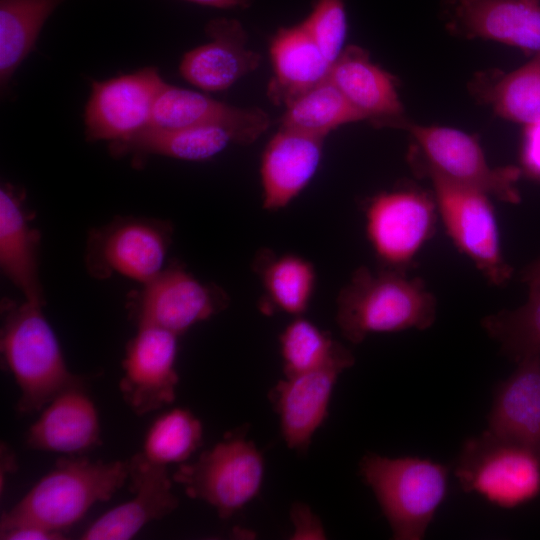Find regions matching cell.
I'll list each match as a JSON object with an SVG mask.
<instances>
[{
    "mask_svg": "<svg viewBox=\"0 0 540 540\" xmlns=\"http://www.w3.org/2000/svg\"><path fill=\"white\" fill-rule=\"evenodd\" d=\"M269 49L274 75L268 96L275 104L286 106L328 78L331 64L302 24L280 29Z\"/></svg>",
    "mask_w": 540,
    "mask_h": 540,
    "instance_id": "cb8c5ba5",
    "label": "cell"
},
{
    "mask_svg": "<svg viewBox=\"0 0 540 540\" xmlns=\"http://www.w3.org/2000/svg\"><path fill=\"white\" fill-rule=\"evenodd\" d=\"M436 209L434 199L412 189L383 192L369 202L366 235L387 268L400 269L414 259L434 231Z\"/></svg>",
    "mask_w": 540,
    "mask_h": 540,
    "instance_id": "8fae6325",
    "label": "cell"
},
{
    "mask_svg": "<svg viewBox=\"0 0 540 540\" xmlns=\"http://www.w3.org/2000/svg\"><path fill=\"white\" fill-rule=\"evenodd\" d=\"M359 472L372 489L393 539H423L446 496L449 468L426 458L367 453Z\"/></svg>",
    "mask_w": 540,
    "mask_h": 540,
    "instance_id": "277c9868",
    "label": "cell"
},
{
    "mask_svg": "<svg viewBox=\"0 0 540 540\" xmlns=\"http://www.w3.org/2000/svg\"><path fill=\"white\" fill-rule=\"evenodd\" d=\"M427 177L433 185L437 211L456 247L489 282L497 286L506 283L512 270L502 255L489 195L437 175Z\"/></svg>",
    "mask_w": 540,
    "mask_h": 540,
    "instance_id": "9c48e42d",
    "label": "cell"
},
{
    "mask_svg": "<svg viewBox=\"0 0 540 540\" xmlns=\"http://www.w3.org/2000/svg\"><path fill=\"white\" fill-rule=\"evenodd\" d=\"M487 431L540 456V356L520 361L497 387Z\"/></svg>",
    "mask_w": 540,
    "mask_h": 540,
    "instance_id": "7402d4cb",
    "label": "cell"
},
{
    "mask_svg": "<svg viewBox=\"0 0 540 540\" xmlns=\"http://www.w3.org/2000/svg\"><path fill=\"white\" fill-rule=\"evenodd\" d=\"M233 143L247 145L250 141L239 131L223 126L163 128L148 125L124 140L110 143V151L115 156L155 154L205 161Z\"/></svg>",
    "mask_w": 540,
    "mask_h": 540,
    "instance_id": "d4e9b609",
    "label": "cell"
},
{
    "mask_svg": "<svg viewBox=\"0 0 540 540\" xmlns=\"http://www.w3.org/2000/svg\"><path fill=\"white\" fill-rule=\"evenodd\" d=\"M449 27L469 38L540 53L539 0H456Z\"/></svg>",
    "mask_w": 540,
    "mask_h": 540,
    "instance_id": "ac0fdd59",
    "label": "cell"
},
{
    "mask_svg": "<svg viewBox=\"0 0 540 540\" xmlns=\"http://www.w3.org/2000/svg\"><path fill=\"white\" fill-rule=\"evenodd\" d=\"M149 125L163 128L223 126L239 131L252 143L270 127L271 119L260 108L235 107L166 83L155 102Z\"/></svg>",
    "mask_w": 540,
    "mask_h": 540,
    "instance_id": "44dd1931",
    "label": "cell"
},
{
    "mask_svg": "<svg viewBox=\"0 0 540 540\" xmlns=\"http://www.w3.org/2000/svg\"><path fill=\"white\" fill-rule=\"evenodd\" d=\"M65 0H0V83L6 87L46 20Z\"/></svg>",
    "mask_w": 540,
    "mask_h": 540,
    "instance_id": "484cf974",
    "label": "cell"
},
{
    "mask_svg": "<svg viewBox=\"0 0 540 540\" xmlns=\"http://www.w3.org/2000/svg\"><path fill=\"white\" fill-rule=\"evenodd\" d=\"M455 476L465 492L511 509L540 494V456L486 430L464 441Z\"/></svg>",
    "mask_w": 540,
    "mask_h": 540,
    "instance_id": "8992f818",
    "label": "cell"
},
{
    "mask_svg": "<svg viewBox=\"0 0 540 540\" xmlns=\"http://www.w3.org/2000/svg\"><path fill=\"white\" fill-rule=\"evenodd\" d=\"M285 377L323 366L345 347L311 321L296 316L279 337Z\"/></svg>",
    "mask_w": 540,
    "mask_h": 540,
    "instance_id": "1f68e13d",
    "label": "cell"
},
{
    "mask_svg": "<svg viewBox=\"0 0 540 540\" xmlns=\"http://www.w3.org/2000/svg\"><path fill=\"white\" fill-rule=\"evenodd\" d=\"M354 362L352 353L344 348L323 366L285 377L271 389L269 398L279 415L281 434L290 449L299 453L307 451L312 436L328 415L339 375Z\"/></svg>",
    "mask_w": 540,
    "mask_h": 540,
    "instance_id": "5bb4252c",
    "label": "cell"
},
{
    "mask_svg": "<svg viewBox=\"0 0 540 540\" xmlns=\"http://www.w3.org/2000/svg\"><path fill=\"white\" fill-rule=\"evenodd\" d=\"M97 408L84 381L56 395L29 427L27 445L34 450L78 456L100 445Z\"/></svg>",
    "mask_w": 540,
    "mask_h": 540,
    "instance_id": "e0dca14e",
    "label": "cell"
},
{
    "mask_svg": "<svg viewBox=\"0 0 540 540\" xmlns=\"http://www.w3.org/2000/svg\"><path fill=\"white\" fill-rule=\"evenodd\" d=\"M257 271L271 310L301 316L308 308L316 285V271L307 259L296 254L262 253Z\"/></svg>",
    "mask_w": 540,
    "mask_h": 540,
    "instance_id": "4316f807",
    "label": "cell"
},
{
    "mask_svg": "<svg viewBox=\"0 0 540 540\" xmlns=\"http://www.w3.org/2000/svg\"><path fill=\"white\" fill-rule=\"evenodd\" d=\"M301 24L332 66L345 49V0H317Z\"/></svg>",
    "mask_w": 540,
    "mask_h": 540,
    "instance_id": "d6a6232c",
    "label": "cell"
},
{
    "mask_svg": "<svg viewBox=\"0 0 540 540\" xmlns=\"http://www.w3.org/2000/svg\"><path fill=\"white\" fill-rule=\"evenodd\" d=\"M328 79L365 119L400 128L406 120L393 78L371 62L362 48L346 47L331 66Z\"/></svg>",
    "mask_w": 540,
    "mask_h": 540,
    "instance_id": "603a6c76",
    "label": "cell"
},
{
    "mask_svg": "<svg viewBox=\"0 0 540 540\" xmlns=\"http://www.w3.org/2000/svg\"><path fill=\"white\" fill-rule=\"evenodd\" d=\"M40 236L33 227L24 194L4 184L0 189V267L24 300L44 305L39 279Z\"/></svg>",
    "mask_w": 540,
    "mask_h": 540,
    "instance_id": "ffe728a7",
    "label": "cell"
},
{
    "mask_svg": "<svg viewBox=\"0 0 540 540\" xmlns=\"http://www.w3.org/2000/svg\"><path fill=\"white\" fill-rule=\"evenodd\" d=\"M16 459L15 455L12 453V451L7 447L5 444L1 445V473H0V482H1V489L3 487V483L6 480V476L8 473H11L14 471L16 467Z\"/></svg>",
    "mask_w": 540,
    "mask_h": 540,
    "instance_id": "8d00e7d4",
    "label": "cell"
},
{
    "mask_svg": "<svg viewBox=\"0 0 540 540\" xmlns=\"http://www.w3.org/2000/svg\"><path fill=\"white\" fill-rule=\"evenodd\" d=\"M528 285V298L522 306L482 320L483 328L499 343L501 352L518 363L540 356V280Z\"/></svg>",
    "mask_w": 540,
    "mask_h": 540,
    "instance_id": "f1b7e54d",
    "label": "cell"
},
{
    "mask_svg": "<svg viewBox=\"0 0 540 540\" xmlns=\"http://www.w3.org/2000/svg\"><path fill=\"white\" fill-rule=\"evenodd\" d=\"M437 303L420 278L400 269H356L337 298L336 322L348 341L374 333L425 330L436 319Z\"/></svg>",
    "mask_w": 540,
    "mask_h": 540,
    "instance_id": "7a4b0ae2",
    "label": "cell"
},
{
    "mask_svg": "<svg viewBox=\"0 0 540 540\" xmlns=\"http://www.w3.org/2000/svg\"><path fill=\"white\" fill-rule=\"evenodd\" d=\"M522 160L527 172L540 177V122L526 126Z\"/></svg>",
    "mask_w": 540,
    "mask_h": 540,
    "instance_id": "e575fe53",
    "label": "cell"
},
{
    "mask_svg": "<svg viewBox=\"0 0 540 540\" xmlns=\"http://www.w3.org/2000/svg\"><path fill=\"white\" fill-rule=\"evenodd\" d=\"M246 431L227 434L191 463L179 464L172 480L187 496L213 506L222 519L230 518L259 492L264 460Z\"/></svg>",
    "mask_w": 540,
    "mask_h": 540,
    "instance_id": "5b68a950",
    "label": "cell"
},
{
    "mask_svg": "<svg viewBox=\"0 0 540 540\" xmlns=\"http://www.w3.org/2000/svg\"><path fill=\"white\" fill-rule=\"evenodd\" d=\"M295 531L293 539H324L325 532L318 516L304 503H295L290 512Z\"/></svg>",
    "mask_w": 540,
    "mask_h": 540,
    "instance_id": "836d02e7",
    "label": "cell"
},
{
    "mask_svg": "<svg viewBox=\"0 0 540 540\" xmlns=\"http://www.w3.org/2000/svg\"><path fill=\"white\" fill-rule=\"evenodd\" d=\"M202 439L200 420L188 409L175 408L154 420L146 433L141 453L156 464H181L200 447Z\"/></svg>",
    "mask_w": 540,
    "mask_h": 540,
    "instance_id": "f546056e",
    "label": "cell"
},
{
    "mask_svg": "<svg viewBox=\"0 0 540 540\" xmlns=\"http://www.w3.org/2000/svg\"><path fill=\"white\" fill-rule=\"evenodd\" d=\"M130 485L133 497L108 510L83 532L82 540H127L148 523L161 520L179 504L172 491L167 466L153 463L141 452L129 459Z\"/></svg>",
    "mask_w": 540,
    "mask_h": 540,
    "instance_id": "9a60e30c",
    "label": "cell"
},
{
    "mask_svg": "<svg viewBox=\"0 0 540 540\" xmlns=\"http://www.w3.org/2000/svg\"><path fill=\"white\" fill-rule=\"evenodd\" d=\"M42 307L27 300L2 307V361L20 391L17 410L22 414L42 410L60 392L84 381L69 370Z\"/></svg>",
    "mask_w": 540,
    "mask_h": 540,
    "instance_id": "3957f363",
    "label": "cell"
},
{
    "mask_svg": "<svg viewBox=\"0 0 540 540\" xmlns=\"http://www.w3.org/2000/svg\"><path fill=\"white\" fill-rule=\"evenodd\" d=\"M206 44L187 52L179 66L182 77L208 92L223 91L258 68L261 57L247 47V35L235 19L208 22Z\"/></svg>",
    "mask_w": 540,
    "mask_h": 540,
    "instance_id": "2e32d148",
    "label": "cell"
},
{
    "mask_svg": "<svg viewBox=\"0 0 540 540\" xmlns=\"http://www.w3.org/2000/svg\"><path fill=\"white\" fill-rule=\"evenodd\" d=\"M129 473V460L59 458L19 502L2 513L0 531L28 525L64 535L94 504L110 500Z\"/></svg>",
    "mask_w": 540,
    "mask_h": 540,
    "instance_id": "6da1fadb",
    "label": "cell"
},
{
    "mask_svg": "<svg viewBox=\"0 0 540 540\" xmlns=\"http://www.w3.org/2000/svg\"><path fill=\"white\" fill-rule=\"evenodd\" d=\"M178 335L155 326H138L128 341L119 389L124 402L143 416L170 405L176 396Z\"/></svg>",
    "mask_w": 540,
    "mask_h": 540,
    "instance_id": "4fadbf2b",
    "label": "cell"
},
{
    "mask_svg": "<svg viewBox=\"0 0 540 540\" xmlns=\"http://www.w3.org/2000/svg\"><path fill=\"white\" fill-rule=\"evenodd\" d=\"M323 138L280 128L261 158L262 205L276 211L289 205L318 170Z\"/></svg>",
    "mask_w": 540,
    "mask_h": 540,
    "instance_id": "d6986e66",
    "label": "cell"
},
{
    "mask_svg": "<svg viewBox=\"0 0 540 540\" xmlns=\"http://www.w3.org/2000/svg\"><path fill=\"white\" fill-rule=\"evenodd\" d=\"M502 118L531 126L540 122V53L503 75L483 93Z\"/></svg>",
    "mask_w": 540,
    "mask_h": 540,
    "instance_id": "4dcf8cb0",
    "label": "cell"
},
{
    "mask_svg": "<svg viewBox=\"0 0 540 540\" xmlns=\"http://www.w3.org/2000/svg\"><path fill=\"white\" fill-rule=\"evenodd\" d=\"M522 278L528 283L540 280V258L532 262L523 270Z\"/></svg>",
    "mask_w": 540,
    "mask_h": 540,
    "instance_id": "f35d334b",
    "label": "cell"
},
{
    "mask_svg": "<svg viewBox=\"0 0 540 540\" xmlns=\"http://www.w3.org/2000/svg\"><path fill=\"white\" fill-rule=\"evenodd\" d=\"M165 84L155 67L93 81L84 111L87 140L117 142L147 127Z\"/></svg>",
    "mask_w": 540,
    "mask_h": 540,
    "instance_id": "7c38bea8",
    "label": "cell"
},
{
    "mask_svg": "<svg viewBox=\"0 0 540 540\" xmlns=\"http://www.w3.org/2000/svg\"><path fill=\"white\" fill-rule=\"evenodd\" d=\"M64 535L50 532L38 527L22 525L0 531L2 540H59Z\"/></svg>",
    "mask_w": 540,
    "mask_h": 540,
    "instance_id": "d590c367",
    "label": "cell"
},
{
    "mask_svg": "<svg viewBox=\"0 0 540 540\" xmlns=\"http://www.w3.org/2000/svg\"><path fill=\"white\" fill-rule=\"evenodd\" d=\"M420 149L418 170L471 187L508 203H518L516 183L520 170L514 166L491 167L475 138L460 130L442 126H422L405 120Z\"/></svg>",
    "mask_w": 540,
    "mask_h": 540,
    "instance_id": "52a82bcc",
    "label": "cell"
},
{
    "mask_svg": "<svg viewBox=\"0 0 540 540\" xmlns=\"http://www.w3.org/2000/svg\"><path fill=\"white\" fill-rule=\"evenodd\" d=\"M192 3L216 7V8H246L250 5V0H185Z\"/></svg>",
    "mask_w": 540,
    "mask_h": 540,
    "instance_id": "74e56055",
    "label": "cell"
},
{
    "mask_svg": "<svg viewBox=\"0 0 540 540\" xmlns=\"http://www.w3.org/2000/svg\"><path fill=\"white\" fill-rule=\"evenodd\" d=\"M172 234V225L163 220L117 217L91 231L86 268L97 279L119 274L144 284L165 268Z\"/></svg>",
    "mask_w": 540,
    "mask_h": 540,
    "instance_id": "ba28073f",
    "label": "cell"
},
{
    "mask_svg": "<svg viewBox=\"0 0 540 540\" xmlns=\"http://www.w3.org/2000/svg\"><path fill=\"white\" fill-rule=\"evenodd\" d=\"M363 119L327 78L286 105L281 128L324 139L337 127Z\"/></svg>",
    "mask_w": 540,
    "mask_h": 540,
    "instance_id": "83f0119b",
    "label": "cell"
},
{
    "mask_svg": "<svg viewBox=\"0 0 540 540\" xmlns=\"http://www.w3.org/2000/svg\"><path fill=\"white\" fill-rule=\"evenodd\" d=\"M227 302L220 288L174 263L133 292L127 309L137 326H155L179 336L223 310Z\"/></svg>",
    "mask_w": 540,
    "mask_h": 540,
    "instance_id": "30bf717a",
    "label": "cell"
}]
</instances>
